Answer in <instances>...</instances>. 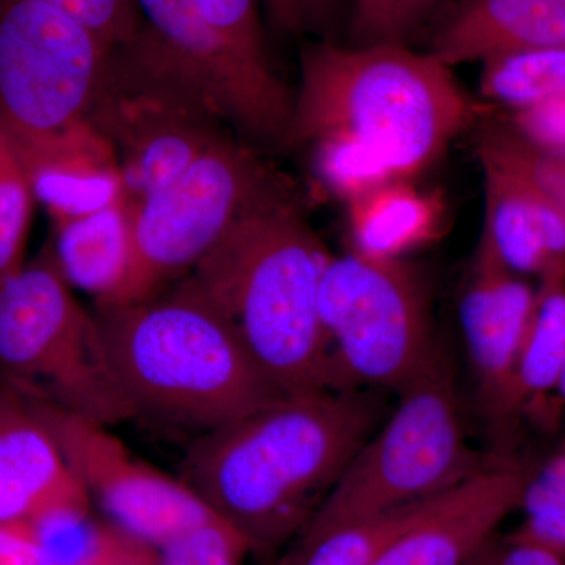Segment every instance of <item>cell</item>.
<instances>
[{"mask_svg": "<svg viewBox=\"0 0 565 565\" xmlns=\"http://www.w3.org/2000/svg\"><path fill=\"white\" fill-rule=\"evenodd\" d=\"M363 390H311L196 435L180 478L252 552L292 541L381 422Z\"/></svg>", "mask_w": 565, "mask_h": 565, "instance_id": "cell-1", "label": "cell"}, {"mask_svg": "<svg viewBox=\"0 0 565 565\" xmlns=\"http://www.w3.org/2000/svg\"><path fill=\"white\" fill-rule=\"evenodd\" d=\"M93 313L136 418L196 437L285 394L188 277L140 302L95 307Z\"/></svg>", "mask_w": 565, "mask_h": 565, "instance_id": "cell-2", "label": "cell"}, {"mask_svg": "<svg viewBox=\"0 0 565 565\" xmlns=\"http://www.w3.org/2000/svg\"><path fill=\"white\" fill-rule=\"evenodd\" d=\"M476 111L452 70L427 51L323 40L302 52L289 148L344 137L381 154L397 180H415Z\"/></svg>", "mask_w": 565, "mask_h": 565, "instance_id": "cell-3", "label": "cell"}, {"mask_svg": "<svg viewBox=\"0 0 565 565\" xmlns=\"http://www.w3.org/2000/svg\"><path fill=\"white\" fill-rule=\"evenodd\" d=\"M330 258L292 200L236 223L188 278L232 321L281 393L332 390L321 318Z\"/></svg>", "mask_w": 565, "mask_h": 565, "instance_id": "cell-4", "label": "cell"}, {"mask_svg": "<svg viewBox=\"0 0 565 565\" xmlns=\"http://www.w3.org/2000/svg\"><path fill=\"white\" fill-rule=\"evenodd\" d=\"M0 386L104 426L136 418L52 244L0 278Z\"/></svg>", "mask_w": 565, "mask_h": 565, "instance_id": "cell-5", "label": "cell"}, {"mask_svg": "<svg viewBox=\"0 0 565 565\" xmlns=\"http://www.w3.org/2000/svg\"><path fill=\"white\" fill-rule=\"evenodd\" d=\"M399 394L393 414L352 457L300 533L422 503L486 467L468 444L459 388L445 352Z\"/></svg>", "mask_w": 565, "mask_h": 565, "instance_id": "cell-6", "label": "cell"}, {"mask_svg": "<svg viewBox=\"0 0 565 565\" xmlns=\"http://www.w3.org/2000/svg\"><path fill=\"white\" fill-rule=\"evenodd\" d=\"M87 118L117 156L129 211L232 136L202 87L143 28L111 51Z\"/></svg>", "mask_w": 565, "mask_h": 565, "instance_id": "cell-7", "label": "cell"}, {"mask_svg": "<svg viewBox=\"0 0 565 565\" xmlns=\"http://www.w3.org/2000/svg\"><path fill=\"white\" fill-rule=\"evenodd\" d=\"M300 200L297 185L247 140L230 136L131 212L134 267L128 303L188 277L236 223ZM121 307V305H120Z\"/></svg>", "mask_w": 565, "mask_h": 565, "instance_id": "cell-8", "label": "cell"}, {"mask_svg": "<svg viewBox=\"0 0 565 565\" xmlns=\"http://www.w3.org/2000/svg\"><path fill=\"white\" fill-rule=\"evenodd\" d=\"M332 390L403 392L441 355L429 291L405 259L334 256L321 286Z\"/></svg>", "mask_w": 565, "mask_h": 565, "instance_id": "cell-9", "label": "cell"}, {"mask_svg": "<svg viewBox=\"0 0 565 565\" xmlns=\"http://www.w3.org/2000/svg\"><path fill=\"white\" fill-rule=\"evenodd\" d=\"M111 51L41 0H0V128L39 139L85 120Z\"/></svg>", "mask_w": 565, "mask_h": 565, "instance_id": "cell-10", "label": "cell"}, {"mask_svg": "<svg viewBox=\"0 0 565 565\" xmlns=\"http://www.w3.org/2000/svg\"><path fill=\"white\" fill-rule=\"evenodd\" d=\"M32 401L57 438L71 473L118 530L161 550L217 516L181 478L137 457L110 426Z\"/></svg>", "mask_w": 565, "mask_h": 565, "instance_id": "cell-11", "label": "cell"}, {"mask_svg": "<svg viewBox=\"0 0 565 565\" xmlns=\"http://www.w3.org/2000/svg\"><path fill=\"white\" fill-rule=\"evenodd\" d=\"M143 31L206 93L223 120L258 148L289 150L294 93L244 61L192 0H137Z\"/></svg>", "mask_w": 565, "mask_h": 565, "instance_id": "cell-12", "label": "cell"}, {"mask_svg": "<svg viewBox=\"0 0 565 565\" xmlns=\"http://www.w3.org/2000/svg\"><path fill=\"white\" fill-rule=\"evenodd\" d=\"M534 300L533 286L478 244L460 297L459 318L479 404L501 434L516 419V360Z\"/></svg>", "mask_w": 565, "mask_h": 565, "instance_id": "cell-13", "label": "cell"}, {"mask_svg": "<svg viewBox=\"0 0 565 565\" xmlns=\"http://www.w3.org/2000/svg\"><path fill=\"white\" fill-rule=\"evenodd\" d=\"M530 478L511 460H492L427 501L373 565H467L520 508Z\"/></svg>", "mask_w": 565, "mask_h": 565, "instance_id": "cell-14", "label": "cell"}, {"mask_svg": "<svg viewBox=\"0 0 565 565\" xmlns=\"http://www.w3.org/2000/svg\"><path fill=\"white\" fill-rule=\"evenodd\" d=\"M13 141L33 195L54 223L125 200L117 156L88 118L50 136Z\"/></svg>", "mask_w": 565, "mask_h": 565, "instance_id": "cell-15", "label": "cell"}, {"mask_svg": "<svg viewBox=\"0 0 565 565\" xmlns=\"http://www.w3.org/2000/svg\"><path fill=\"white\" fill-rule=\"evenodd\" d=\"M484 177V228L479 245L516 275L565 267V207L548 193L489 156L478 154Z\"/></svg>", "mask_w": 565, "mask_h": 565, "instance_id": "cell-16", "label": "cell"}, {"mask_svg": "<svg viewBox=\"0 0 565 565\" xmlns=\"http://www.w3.org/2000/svg\"><path fill=\"white\" fill-rule=\"evenodd\" d=\"M79 487L35 403L0 386V522H32Z\"/></svg>", "mask_w": 565, "mask_h": 565, "instance_id": "cell-17", "label": "cell"}, {"mask_svg": "<svg viewBox=\"0 0 565 565\" xmlns=\"http://www.w3.org/2000/svg\"><path fill=\"white\" fill-rule=\"evenodd\" d=\"M565 46V0H460L429 40L448 68L509 52Z\"/></svg>", "mask_w": 565, "mask_h": 565, "instance_id": "cell-18", "label": "cell"}, {"mask_svg": "<svg viewBox=\"0 0 565 565\" xmlns=\"http://www.w3.org/2000/svg\"><path fill=\"white\" fill-rule=\"evenodd\" d=\"M52 248L71 288L95 297V307L128 302L134 243L131 212L125 200L84 217L55 223Z\"/></svg>", "mask_w": 565, "mask_h": 565, "instance_id": "cell-19", "label": "cell"}, {"mask_svg": "<svg viewBox=\"0 0 565 565\" xmlns=\"http://www.w3.org/2000/svg\"><path fill=\"white\" fill-rule=\"evenodd\" d=\"M446 207L438 193L423 192L414 180H394L348 203L352 250L381 259L405 255L438 239Z\"/></svg>", "mask_w": 565, "mask_h": 565, "instance_id": "cell-20", "label": "cell"}, {"mask_svg": "<svg viewBox=\"0 0 565 565\" xmlns=\"http://www.w3.org/2000/svg\"><path fill=\"white\" fill-rule=\"evenodd\" d=\"M514 382L515 415L557 392L565 363V267L541 275Z\"/></svg>", "mask_w": 565, "mask_h": 565, "instance_id": "cell-21", "label": "cell"}, {"mask_svg": "<svg viewBox=\"0 0 565 565\" xmlns=\"http://www.w3.org/2000/svg\"><path fill=\"white\" fill-rule=\"evenodd\" d=\"M427 501L316 533L303 531L286 565H373L385 546L422 514Z\"/></svg>", "mask_w": 565, "mask_h": 565, "instance_id": "cell-22", "label": "cell"}, {"mask_svg": "<svg viewBox=\"0 0 565 565\" xmlns=\"http://www.w3.org/2000/svg\"><path fill=\"white\" fill-rule=\"evenodd\" d=\"M479 90L487 102L512 111L565 98V46L487 58Z\"/></svg>", "mask_w": 565, "mask_h": 565, "instance_id": "cell-23", "label": "cell"}, {"mask_svg": "<svg viewBox=\"0 0 565 565\" xmlns=\"http://www.w3.org/2000/svg\"><path fill=\"white\" fill-rule=\"evenodd\" d=\"M460 0H353L352 46L414 47L430 40Z\"/></svg>", "mask_w": 565, "mask_h": 565, "instance_id": "cell-24", "label": "cell"}, {"mask_svg": "<svg viewBox=\"0 0 565 565\" xmlns=\"http://www.w3.org/2000/svg\"><path fill=\"white\" fill-rule=\"evenodd\" d=\"M310 147L319 180L345 204L397 180L385 159L360 141L333 137L315 141Z\"/></svg>", "mask_w": 565, "mask_h": 565, "instance_id": "cell-25", "label": "cell"}, {"mask_svg": "<svg viewBox=\"0 0 565 565\" xmlns=\"http://www.w3.org/2000/svg\"><path fill=\"white\" fill-rule=\"evenodd\" d=\"M31 181L14 141L0 128V278L25 263L33 203Z\"/></svg>", "mask_w": 565, "mask_h": 565, "instance_id": "cell-26", "label": "cell"}, {"mask_svg": "<svg viewBox=\"0 0 565 565\" xmlns=\"http://www.w3.org/2000/svg\"><path fill=\"white\" fill-rule=\"evenodd\" d=\"M520 508L525 519L514 534L565 556V446L531 475Z\"/></svg>", "mask_w": 565, "mask_h": 565, "instance_id": "cell-27", "label": "cell"}, {"mask_svg": "<svg viewBox=\"0 0 565 565\" xmlns=\"http://www.w3.org/2000/svg\"><path fill=\"white\" fill-rule=\"evenodd\" d=\"M476 150L523 174L565 207V151L534 147L509 126L487 129Z\"/></svg>", "mask_w": 565, "mask_h": 565, "instance_id": "cell-28", "label": "cell"}, {"mask_svg": "<svg viewBox=\"0 0 565 565\" xmlns=\"http://www.w3.org/2000/svg\"><path fill=\"white\" fill-rule=\"evenodd\" d=\"M207 24L244 61L264 73H275L267 55L256 0H192Z\"/></svg>", "mask_w": 565, "mask_h": 565, "instance_id": "cell-29", "label": "cell"}, {"mask_svg": "<svg viewBox=\"0 0 565 565\" xmlns=\"http://www.w3.org/2000/svg\"><path fill=\"white\" fill-rule=\"evenodd\" d=\"M163 565H244L252 548L221 516L193 527L159 550Z\"/></svg>", "mask_w": 565, "mask_h": 565, "instance_id": "cell-30", "label": "cell"}, {"mask_svg": "<svg viewBox=\"0 0 565 565\" xmlns=\"http://www.w3.org/2000/svg\"><path fill=\"white\" fill-rule=\"evenodd\" d=\"M95 33L107 46H125L139 35L141 13L137 0H41Z\"/></svg>", "mask_w": 565, "mask_h": 565, "instance_id": "cell-31", "label": "cell"}, {"mask_svg": "<svg viewBox=\"0 0 565 565\" xmlns=\"http://www.w3.org/2000/svg\"><path fill=\"white\" fill-rule=\"evenodd\" d=\"M508 126L534 147L565 151V98L512 111Z\"/></svg>", "mask_w": 565, "mask_h": 565, "instance_id": "cell-32", "label": "cell"}, {"mask_svg": "<svg viewBox=\"0 0 565 565\" xmlns=\"http://www.w3.org/2000/svg\"><path fill=\"white\" fill-rule=\"evenodd\" d=\"M340 0H266L274 29L286 35L321 32L332 22Z\"/></svg>", "mask_w": 565, "mask_h": 565, "instance_id": "cell-33", "label": "cell"}, {"mask_svg": "<svg viewBox=\"0 0 565 565\" xmlns=\"http://www.w3.org/2000/svg\"><path fill=\"white\" fill-rule=\"evenodd\" d=\"M467 565H565V556L512 533L490 539Z\"/></svg>", "mask_w": 565, "mask_h": 565, "instance_id": "cell-34", "label": "cell"}, {"mask_svg": "<svg viewBox=\"0 0 565 565\" xmlns=\"http://www.w3.org/2000/svg\"><path fill=\"white\" fill-rule=\"evenodd\" d=\"M0 565H52L29 522H0Z\"/></svg>", "mask_w": 565, "mask_h": 565, "instance_id": "cell-35", "label": "cell"}, {"mask_svg": "<svg viewBox=\"0 0 565 565\" xmlns=\"http://www.w3.org/2000/svg\"><path fill=\"white\" fill-rule=\"evenodd\" d=\"M161 564V553L152 546L137 541L125 531L111 527L102 548L73 565H158Z\"/></svg>", "mask_w": 565, "mask_h": 565, "instance_id": "cell-36", "label": "cell"}, {"mask_svg": "<svg viewBox=\"0 0 565 565\" xmlns=\"http://www.w3.org/2000/svg\"><path fill=\"white\" fill-rule=\"evenodd\" d=\"M557 393H559V396L563 397V401L565 403V363L563 374H561L559 386H557Z\"/></svg>", "mask_w": 565, "mask_h": 565, "instance_id": "cell-37", "label": "cell"}, {"mask_svg": "<svg viewBox=\"0 0 565 565\" xmlns=\"http://www.w3.org/2000/svg\"><path fill=\"white\" fill-rule=\"evenodd\" d=\"M158 565H163V564H162V559H161V564H158Z\"/></svg>", "mask_w": 565, "mask_h": 565, "instance_id": "cell-38", "label": "cell"}]
</instances>
